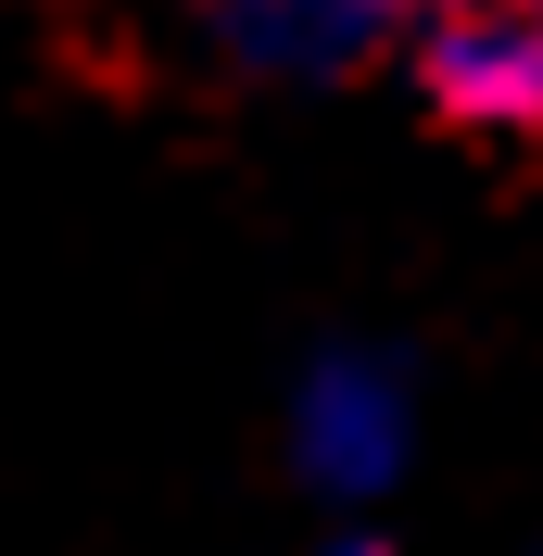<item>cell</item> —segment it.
I'll return each mask as SVG.
<instances>
[{
  "label": "cell",
  "mask_w": 543,
  "mask_h": 556,
  "mask_svg": "<svg viewBox=\"0 0 543 556\" xmlns=\"http://www.w3.org/2000/svg\"><path fill=\"white\" fill-rule=\"evenodd\" d=\"M304 556H392L379 531H329V544H304Z\"/></svg>",
  "instance_id": "obj_4"
},
{
  "label": "cell",
  "mask_w": 543,
  "mask_h": 556,
  "mask_svg": "<svg viewBox=\"0 0 543 556\" xmlns=\"http://www.w3.org/2000/svg\"><path fill=\"white\" fill-rule=\"evenodd\" d=\"M417 89L455 127L531 139L543 127V0H442L417 38Z\"/></svg>",
  "instance_id": "obj_2"
},
{
  "label": "cell",
  "mask_w": 543,
  "mask_h": 556,
  "mask_svg": "<svg viewBox=\"0 0 543 556\" xmlns=\"http://www.w3.org/2000/svg\"><path fill=\"white\" fill-rule=\"evenodd\" d=\"M405 455H417V392L392 354L367 342H329L291 380V468H304L329 506H379V493L405 481Z\"/></svg>",
  "instance_id": "obj_1"
},
{
  "label": "cell",
  "mask_w": 543,
  "mask_h": 556,
  "mask_svg": "<svg viewBox=\"0 0 543 556\" xmlns=\"http://www.w3.org/2000/svg\"><path fill=\"white\" fill-rule=\"evenodd\" d=\"M430 13H442V0H430Z\"/></svg>",
  "instance_id": "obj_5"
},
{
  "label": "cell",
  "mask_w": 543,
  "mask_h": 556,
  "mask_svg": "<svg viewBox=\"0 0 543 556\" xmlns=\"http://www.w3.org/2000/svg\"><path fill=\"white\" fill-rule=\"evenodd\" d=\"M379 26H392V0H228V38L253 64H291V76L354 64Z\"/></svg>",
  "instance_id": "obj_3"
}]
</instances>
